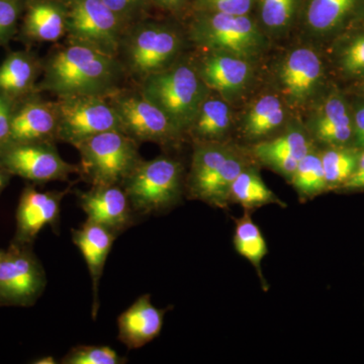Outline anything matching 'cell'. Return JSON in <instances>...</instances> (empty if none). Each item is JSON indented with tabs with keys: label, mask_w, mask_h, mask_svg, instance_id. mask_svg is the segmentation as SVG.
<instances>
[{
	"label": "cell",
	"mask_w": 364,
	"mask_h": 364,
	"mask_svg": "<svg viewBox=\"0 0 364 364\" xmlns=\"http://www.w3.org/2000/svg\"><path fill=\"white\" fill-rule=\"evenodd\" d=\"M126 75L119 57L68 40L53 48L43 60L37 91L52 93L57 98L109 97L123 88Z\"/></svg>",
	"instance_id": "cell-1"
},
{
	"label": "cell",
	"mask_w": 364,
	"mask_h": 364,
	"mask_svg": "<svg viewBox=\"0 0 364 364\" xmlns=\"http://www.w3.org/2000/svg\"><path fill=\"white\" fill-rule=\"evenodd\" d=\"M140 91L176 126L182 135L188 133L200 105L208 95L196 67L178 62L142 80Z\"/></svg>",
	"instance_id": "cell-2"
},
{
	"label": "cell",
	"mask_w": 364,
	"mask_h": 364,
	"mask_svg": "<svg viewBox=\"0 0 364 364\" xmlns=\"http://www.w3.org/2000/svg\"><path fill=\"white\" fill-rule=\"evenodd\" d=\"M122 186L136 215L168 213L186 193L183 165L171 157L142 159Z\"/></svg>",
	"instance_id": "cell-3"
},
{
	"label": "cell",
	"mask_w": 364,
	"mask_h": 364,
	"mask_svg": "<svg viewBox=\"0 0 364 364\" xmlns=\"http://www.w3.org/2000/svg\"><path fill=\"white\" fill-rule=\"evenodd\" d=\"M75 148L80 176L90 186H122L143 159L139 143L119 130L91 136Z\"/></svg>",
	"instance_id": "cell-4"
},
{
	"label": "cell",
	"mask_w": 364,
	"mask_h": 364,
	"mask_svg": "<svg viewBox=\"0 0 364 364\" xmlns=\"http://www.w3.org/2000/svg\"><path fill=\"white\" fill-rule=\"evenodd\" d=\"M182 47L181 33L172 26L139 23L124 33L119 58L127 74L143 80L176 63Z\"/></svg>",
	"instance_id": "cell-5"
},
{
	"label": "cell",
	"mask_w": 364,
	"mask_h": 364,
	"mask_svg": "<svg viewBox=\"0 0 364 364\" xmlns=\"http://www.w3.org/2000/svg\"><path fill=\"white\" fill-rule=\"evenodd\" d=\"M191 42L210 52L227 53L250 60L259 55L267 40L249 16L200 11L189 28Z\"/></svg>",
	"instance_id": "cell-6"
},
{
	"label": "cell",
	"mask_w": 364,
	"mask_h": 364,
	"mask_svg": "<svg viewBox=\"0 0 364 364\" xmlns=\"http://www.w3.org/2000/svg\"><path fill=\"white\" fill-rule=\"evenodd\" d=\"M67 14L69 41L119 57L129 26L102 0H61Z\"/></svg>",
	"instance_id": "cell-7"
},
{
	"label": "cell",
	"mask_w": 364,
	"mask_h": 364,
	"mask_svg": "<svg viewBox=\"0 0 364 364\" xmlns=\"http://www.w3.org/2000/svg\"><path fill=\"white\" fill-rule=\"evenodd\" d=\"M33 244L11 241L0 258V306H31L47 287L44 267Z\"/></svg>",
	"instance_id": "cell-8"
},
{
	"label": "cell",
	"mask_w": 364,
	"mask_h": 364,
	"mask_svg": "<svg viewBox=\"0 0 364 364\" xmlns=\"http://www.w3.org/2000/svg\"><path fill=\"white\" fill-rule=\"evenodd\" d=\"M107 98L116 109L122 131L136 143L172 145L179 142L183 136L166 114L140 90L123 87Z\"/></svg>",
	"instance_id": "cell-9"
},
{
	"label": "cell",
	"mask_w": 364,
	"mask_h": 364,
	"mask_svg": "<svg viewBox=\"0 0 364 364\" xmlns=\"http://www.w3.org/2000/svg\"><path fill=\"white\" fill-rule=\"evenodd\" d=\"M55 102L58 112L57 142L75 147L98 134L122 131L116 109L107 97L77 95L59 97Z\"/></svg>",
	"instance_id": "cell-10"
},
{
	"label": "cell",
	"mask_w": 364,
	"mask_h": 364,
	"mask_svg": "<svg viewBox=\"0 0 364 364\" xmlns=\"http://www.w3.org/2000/svg\"><path fill=\"white\" fill-rule=\"evenodd\" d=\"M0 164L11 174L33 184L68 181L80 166L65 161L56 142L6 143L0 146Z\"/></svg>",
	"instance_id": "cell-11"
},
{
	"label": "cell",
	"mask_w": 364,
	"mask_h": 364,
	"mask_svg": "<svg viewBox=\"0 0 364 364\" xmlns=\"http://www.w3.org/2000/svg\"><path fill=\"white\" fill-rule=\"evenodd\" d=\"M70 189L40 191L33 183L26 186L16 208V234L13 241L33 244L40 232L47 226L58 232L61 203Z\"/></svg>",
	"instance_id": "cell-12"
},
{
	"label": "cell",
	"mask_w": 364,
	"mask_h": 364,
	"mask_svg": "<svg viewBox=\"0 0 364 364\" xmlns=\"http://www.w3.org/2000/svg\"><path fill=\"white\" fill-rule=\"evenodd\" d=\"M76 196L87 221L102 225L117 236L136 224L138 215L122 186H90Z\"/></svg>",
	"instance_id": "cell-13"
},
{
	"label": "cell",
	"mask_w": 364,
	"mask_h": 364,
	"mask_svg": "<svg viewBox=\"0 0 364 364\" xmlns=\"http://www.w3.org/2000/svg\"><path fill=\"white\" fill-rule=\"evenodd\" d=\"M57 131L56 102L33 93L16 102L6 143L57 142Z\"/></svg>",
	"instance_id": "cell-14"
},
{
	"label": "cell",
	"mask_w": 364,
	"mask_h": 364,
	"mask_svg": "<svg viewBox=\"0 0 364 364\" xmlns=\"http://www.w3.org/2000/svg\"><path fill=\"white\" fill-rule=\"evenodd\" d=\"M323 64L310 48H298L289 53L280 66L279 83L291 104H306L320 85Z\"/></svg>",
	"instance_id": "cell-15"
},
{
	"label": "cell",
	"mask_w": 364,
	"mask_h": 364,
	"mask_svg": "<svg viewBox=\"0 0 364 364\" xmlns=\"http://www.w3.org/2000/svg\"><path fill=\"white\" fill-rule=\"evenodd\" d=\"M167 309L156 308L150 294H142L117 318L119 340L128 349H138L159 336Z\"/></svg>",
	"instance_id": "cell-16"
},
{
	"label": "cell",
	"mask_w": 364,
	"mask_h": 364,
	"mask_svg": "<svg viewBox=\"0 0 364 364\" xmlns=\"http://www.w3.org/2000/svg\"><path fill=\"white\" fill-rule=\"evenodd\" d=\"M71 236L72 242L82 254L90 272L93 291L92 316L93 318H97L100 306L98 287L105 262L119 236L102 225L87 220L78 229H72Z\"/></svg>",
	"instance_id": "cell-17"
},
{
	"label": "cell",
	"mask_w": 364,
	"mask_h": 364,
	"mask_svg": "<svg viewBox=\"0 0 364 364\" xmlns=\"http://www.w3.org/2000/svg\"><path fill=\"white\" fill-rule=\"evenodd\" d=\"M312 150V143L305 132L291 129L273 140L256 143L253 155L291 181L299 161Z\"/></svg>",
	"instance_id": "cell-18"
},
{
	"label": "cell",
	"mask_w": 364,
	"mask_h": 364,
	"mask_svg": "<svg viewBox=\"0 0 364 364\" xmlns=\"http://www.w3.org/2000/svg\"><path fill=\"white\" fill-rule=\"evenodd\" d=\"M208 90L223 95H234L247 85L251 78L249 60L221 52H210L196 66Z\"/></svg>",
	"instance_id": "cell-19"
},
{
	"label": "cell",
	"mask_w": 364,
	"mask_h": 364,
	"mask_svg": "<svg viewBox=\"0 0 364 364\" xmlns=\"http://www.w3.org/2000/svg\"><path fill=\"white\" fill-rule=\"evenodd\" d=\"M21 36L31 42L57 43L67 36V14L61 0H33L26 9Z\"/></svg>",
	"instance_id": "cell-20"
},
{
	"label": "cell",
	"mask_w": 364,
	"mask_h": 364,
	"mask_svg": "<svg viewBox=\"0 0 364 364\" xmlns=\"http://www.w3.org/2000/svg\"><path fill=\"white\" fill-rule=\"evenodd\" d=\"M42 61L28 51L9 53L0 63V93L14 102L37 93Z\"/></svg>",
	"instance_id": "cell-21"
},
{
	"label": "cell",
	"mask_w": 364,
	"mask_h": 364,
	"mask_svg": "<svg viewBox=\"0 0 364 364\" xmlns=\"http://www.w3.org/2000/svg\"><path fill=\"white\" fill-rule=\"evenodd\" d=\"M311 132L316 140L330 147H344L350 142L353 119L341 97L333 95L321 105L311 122Z\"/></svg>",
	"instance_id": "cell-22"
},
{
	"label": "cell",
	"mask_w": 364,
	"mask_h": 364,
	"mask_svg": "<svg viewBox=\"0 0 364 364\" xmlns=\"http://www.w3.org/2000/svg\"><path fill=\"white\" fill-rule=\"evenodd\" d=\"M248 166L250 165L246 157L238 150L232 148L224 161L196 193L195 200H200L213 208L228 210L232 184Z\"/></svg>",
	"instance_id": "cell-23"
},
{
	"label": "cell",
	"mask_w": 364,
	"mask_h": 364,
	"mask_svg": "<svg viewBox=\"0 0 364 364\" xmlns=\"http://www.w3.org/2000/svg\"><path fill=\"white\" fill-rule=\"evenodd\" d=\"M231 127V111L229 105L219 98L207 95L188 134L195 142H222Z\"/></svg>",
	"instance_id": "cell-24"
},
{
	"label": "cell",
	"mask_w": 364,
	"mask_h": 364,
	"mask_svg": "<svg viewBox=\"0 0 364 364\" xmlns=\"http://www.w3.org/2000/svg\"><path fill=\"white\" fill-rule=\"evenodd\" d=\"M241 205L245 212L253 213L268 205L287 208V203L275 195L254 167L248 166L235 179L230 191V205Z\"/></svg>",
	"instance_id": "cell-25"
},
{
	"label": "cell",
	"mask_w": 364,
	"mask_h": 364,
	"mask_svg": "<svg viewBox=\"0 0 364 364\" xmlns=\"http://www.w3.org/2000/svg\"><path fill=\"white\" fill-rule=\"evenodd\" d=\"M233 244L236 252L255 268L262 289L267 291L268 284L263 277L261 263L268 254V245L259 226L253 221L252 213L244 210L242 217L235 219Z\"/></svg>",
	"instance_id": "cell-26"
},
{
	"label": "cell",
	"mask_w": 364,
	"mask_h": 364,
	"mask_svg": "<svg viewBox=\"0 0 364 364\" xmlns=\"http://www.w3.org/2000/svg\"><path fill=\"white\" fill-rule=\"evenodd\" d=\"M284 119L286 111L279 98L277 95H263L254 102L246 114L244 135L249 140L267 138L282 126Z\"/></svg>",
	"instance_id": "cell-27"
},
{
	"label": "cell",
	"mask_w": 364,
	"mask_h": 364,
	"mask_svg": "<svg viewBox=\"0 0 364 364\" xmlns=\"http://www.w3.org/2000/svg\"><path fill=\"white\" fill-rule=\"evenodd\" d=\"M360 0H308L305 18L315 33L332 32L348 18Z\"/></svg>",
	"instance_id": "cell-28"
},
{
	"label": "cell",
	"mask_w": 364,
	"mask_h": 364,
	"mask_svg": "<svg viewBox=\"0 0 364 364\" xmlns=\"http://www.w3.org/2000/svg\"><path fill=\"white\" fill-rule=\"evenodd\" d=\"M291 182L301 202H308L328 191L320 154L314 150L306 154L299 161Z\"/></svg>",
	"instance_id": "cell-29"
},
{
	"label": "cell",
	"mask_w": 364,
	"mask_h": 364,
	"mask_svg": "<svg viewBox=\"0 0 364 364\" xmlns=\"http://www.w3.org/2000/svg\"><path fill=\"white\" fill-rule=\"evenodd\" d=\"M326 182L329 189L341 188L355 171L360 154L344 147H331L321 153Z\"/></svg>",
	"instance_id": "cell-30"
},
{
	"label": "cell",
	"mask_w": 364,
	"mask_h": 364,
	"mask_svg": "<svg viewBox=\"0 0 364 364\" xmlns=\"http://www.w3.org/2000/svg\"><path fill=\"white\" fill-rule=\"evenodd\" d=\"M299 0H258L260 20L269 31H284L293 23Z\"/></svg>",
	"instance_id": "cell-31"
},
{
	"label": "cell",
	"mask_w": 364,
	"mask_h": 364,
	"mask_svg": "<svg viewBox=\"0 0 364 364\" xmlns=\"http://www.w3.org/2000/svg\"><path fill=\"white\" fill-rule=\"evenodd\" d=\"M128 359L109 346L77 345L61 359L62 364H124Z\"/></svg>",
	"instance_id": "cell-32"
},
{
	"label": "cell",
	"mask_w": 364,
	"mask_h": 364,
	"mask_svg": "<svg viewBox=\"0 0 364 364\" xmlns=\"http://www.w3.org/2000/svg\"><path fill=\"white\" fill-rule=\"evenodd\" d=\"M21 9L20 0H0V46L6 45L16 35Z\"/></svg>",
	"instance_id": "cell-33"
},
{
	"label": "cell",
	"mask_w": 364,
	"mask_h": 364,
	"mask_svg": "<svg viewBox=\"0 0 364 364\" xmlns=\"http://www.w3.org/2000/svg\"><path fill=\"white\" fill-rule=\"evenodd\" d=\"M340 63L348 74H364V33L354 38L345 46L340 55Z\"/></svg>",
	"instance_id": "cell-34"
},
{
	"label": "cell",
	"mask_w": 364,
	"mask_h": 364,
	"mask_svg": "<svg viewBox=\"0 0 364 364\" xmlns=\"http://www.w3.org/2000/svg\"><path fill=\"white\" fill-rule=\"evenodd\" d=\"M256 0H198L200 11L249 16Z\"/></svg>",
	"instance_id": "cell-35"
},
{
	"label": "cell",
	"mask_w": 364,
	"mask_h": 364,
	"mask_svg": "<svg viewBox=\"0 0 364 364\" xmlns=\"http://www.w3.org/2000/svg\"><path fill=\"white\" fill-rule=\"evenodd\" d=\"M102 1L129 26L145 4V0H102Z\"/></svg>",
	"instance_id": "cell-36"
},
{
	"label": "cell",
	"mask_w": 364,
	"mask_h": 364,
	"mask_svg": "<svg viewBox=\"0 0 364 364\" xmlns=\"http://www.w3.org/2000/svg\"><path fill=\"white\" fill-rule=\"evenodd\" d=\"M16 102L0 93V146L9 140Z\"/></svg>",
	"instance_id": "cell-37"
},
{
	"label": "cell",
	"mask_w": 364,
	"mask_h": 364,
	"mask_svg": "<svg viewBox=\"0 0 364 364\" xmlns=\"http://www.w3.org/2000/svg\"><path fill=\"white\" fill-rule=\"evenodd\" d=\"M341 188L345 191H361L364 189V152L359 156L358 164L355 171L353 172L350 178L348 179Z\"/></svg>",
	"instance_id": "cell-38"
},
{
	"label": "cell",
	"mask_w": 364,
	"mask_h": 364,
	"mask_svg": "<svg viewBox=\"0 0 364 364\" xmlns=\"http://www.w3.org/2000/svg\"><path fill=\"white\" fill-rule=\"evenodd\" d=\"M353 129L356 144L364 149V105L354 114Z\"/></svg>",
	"instance_id": "cell-39"
},
{
	"label": "cell",
	"mask_w": 364,
	"mask_h": 364,
	"mask_svg": "<svg viewBox=\"0 0 364 364\" xmlns=\"http://www.w3.org/2000/svg\"><path fill=\"white\" fill-rule=\"evenodd\" d=\"M159 6L168 9L170 11L178 13L182 11L183 7L188 4V0H155Z\"/></svg>",
	"instance_id": "cell-40"
},
{
	"label": "cell",
	"mask_w": 364,
	"mask_h": 364,
	"mask_svg": "<svg viewBox=\"0 0 364 364\" xmlns=\"http://www.w3.org/2000/svg\"><path fill=\"white\" fill-rule=\"evenodd\" d=\"M11 178V174H9V172L4 169V167L0 164V195H1L2 191L6 189V186H9Z\"/></svg>",
	"instance_id": "cell-41"
},
{
	"label": "cell",
	"mask_w": 364,
	"mask_h": 364,
	"mask_svg": "<svg viewBox=\"0 0 364 364\" xmlns=\"http://www.w3.org/2000/svg\"><path fill=\"white\" fill-rule=\"evenodd\" d=\"M33 363L36 364H56V359L52 358V356H45V358H41L37 359L36 361H33Z\"/></svg>",
	"instance_id": "cell-42"
},
{
	"label": "cell",
	"mask_w": 364,
	"mask_h": 364,
	"mask_svg": "<svg viewBox=\"0 0 364 364\" xmlns=\"http://www.w3.org/2000/svg\"><path fill=\"white\" fill-rule=\"evenodd\" d=\"M2 253H4V249H0V258H1Z\"/></svg>",
	"instance_id": "cell-43"
}]
</instances>
